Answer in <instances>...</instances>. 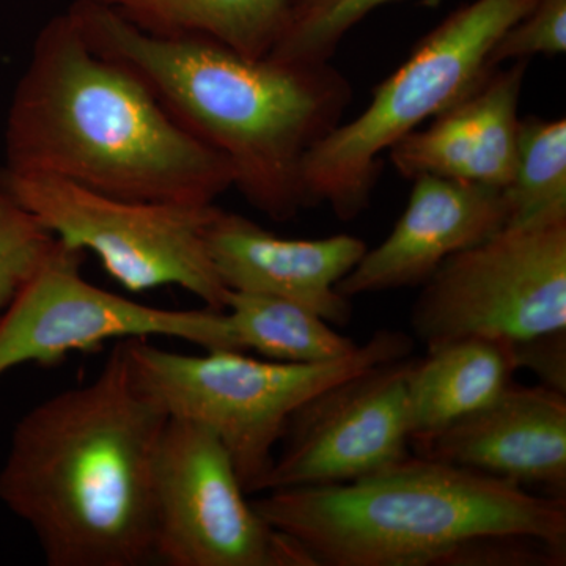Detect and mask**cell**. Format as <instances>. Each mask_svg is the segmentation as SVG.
Wrapping results in <instances>:
<instances>
[{
    "mask_svg": "<svg viewBox=\"0 0 566 566\" xmlns=\"http://www.w3.org/2000/svg\"><path fill=\"white\" fill-rule=\"evenodd\" d=\"M55 241L0 180V315L46 262Z\"/></svg>",
    "mask_w": 566,
    "mask_h": 566,
    "instance_id": "cell-21",
    "label": "cell"
},
{
    "mask_svg": "<svg viewBox=\"0 0 566 566\" xmlns=\"http://www.w3.org/2000/svg\"><path fill=\"white\" fill-rule=\"evenodd\" d=\"M226 314L238 353L253 352L279 363H326L346 356L356 342L338 334L303 305L270 294L233 292Z\"/></svg>",
    "mask_w": 566,
    "mask_h": 566,
    "instance_id": "cell-18",
    "label": "cell"
},
{
    "mask_svg": "<svg viewBox=\"0 0 566 566\" xmlns=\"http://www.w3.org/2000/svg\"><path fill=\"white\" fill-rule=\"evenodd\" d=\"M2 170L191 205L216 203L234 182L221 153L175 120L139 74L99 54L69 10L33 41L7 115Z\"/></svg>",
    "mask_w": 566,
    "mask_h": 566,
    "instance_id": "cell-2",
    "label": "cell"
},
{
    "mask_svg": "<svg viewBox=\"0 0 566 566\" xmlns=\"http://www.w3.org/2000/svg\"><path fill=\"white\" fill-rule=\"evenodd\" d=\"M69 11L99 54L139 74L175 120L221 153L233 188L256 211L289 222L308 208L305 155L353 99L331 62H277L205 36L153 35L95 0H74Z\"/></svg>",
    "mask_w": 566,
    "mask_h": 566,
    "instance_id": "cell-3",
    "label": "cell"
},
{
    "mask_svg": "<svg viewBox=\"0 0 566 566\" xmlns=\"http://www.w3.org/2000/svg\"><path fill=\"white\" fill-rule=\"evenodd\" d=\"M207 248L227 290L292 301L333 326L352 322V300L337 292V283L367 252L360 238L289 240L218 208L207 229Z\"/></svg>",
    "mask_w": 566,
    "mask_h": 566,
    "instance_id": "cell-13",
    "label": "cell"
},
{
    "mask_svg": "<svg viewBox=\"0 0 566 566\" xmlns=\"http://www.w3.org/2000/svg\"><path fill=\"white\" fill-rule=\"evenodd\" d=\"M411 365L409 357L378 365L305 403L290 420L259 493L353 482L411 455Z\"/></svg>",
    "mask_w": 566,
    "mask_h": 566,
    "instance_id": "cell-11",
    "label": "cell"
},
{
    "mask_svg": "<svg viewBox=\"0 0 566 566\" xmlns=\"http://www.w3.org/2000/svg\"><path fill=\"white\" fill-rule=\"evenodd\" d=\"M167 420L137 382L126 340L93 381L18 420L0 502L31 527L48 565L155 560V469Z\"/></svg>",
    "mask_w": 566,
    "mask_h": 566,
    "instance_id": "cell-1",
    "label": "cell"
},
{
    "mask_svg": "<svg viewBox=\"0 0 566 566\" xmlns=\"http://www.w3.org/2000/svg\"><path fill=\"white\" fill-rule=\"evenodd\" d=\"M226 447L169 417L155 469V560L169 566H316L249 501Z\"/></svg>",
    "mask_w": 566,
    "mask_h": 566,
    "instance_id": "cell-9",
    "label": "cell"
},
{
    "mask_svg": "<svg viewBox=\"0 0 566 566\" xmlns=\"http://www.w3.org/2000/svg\"><path fill=\"white\" fill-rule=\"evenodd\" d=\"M0 180L52 237L92 252L128 292L178 286L226 311L229 290L207 248L218 205L122 199L48 175L0 170Z\"/></svg>",
    "mask_w": 566,
    "mask_h": 566,
    "instance_id": "cell-7",
    "label": "cell"
},
{
    "mask_svg": "<svg viewBox=\"0 0 566 566\" xmlns=\"http://www.w3.org/2000/svg\"><path fill=\"white\" fill-rule=\"evenodd\" d=\"M531 61L485 74L472 91L389 148L395 170L450 178L504 191L515 172L520 102Z\"/></svg>",
    "mask_w": 566,
    "mask_h": 566,
    "instance_id": "cell-15",
    "label": "cell"
},
{
    "mask_svg": "<svg viewBox=\"0 0 566 566\" xmlns=\"http://www.w3.org/2000/svg\"><path fill=\"white\" fill-rule=\"evenodd\" d=\"M517 370H531L539 385L566 395V329L513 344Z\"/></svg>",
    "mask_w": 566,
    "mask_h": 566,
    "instance_id": "cell-23",
    "label": "cell"
},
{
    "mask_svg": "<svg viewBox=\"0 0 566 566\" xmlns=\"http://www.w3.org/2000/svg\"><path fill=\"white\" fill-rule=\"evenodd\" d=\"M134 375L172 419L203 424L232 458L249 495L273 468L275 447L292 417L316 395L378 365L406 359L411 335L378 331L352 353L326 363L255 359L238 352L185 354L126 338Z\"/></svg>",
    "mask_w": 566,
    "mask_h": 566,
    "instance_id": "cell-5",
    "label": "cell"
},
{
    "mask_svg": "<svg viewBox=\"0 0 566 566\" xmlns=\"http://www.w3.org/2000/svg\"><path fill=\"white\" fill-rule=\"evenodd\" d=\"M566 0H535L521 20L504 33L490 54L491 69L536 55L565 54Z\"/></svg>",
    "mask_w": 566,
    "mask_h": 566,
    "instance_id": "cell-22",
    "label": "cell"
},
{
    "mask_svg": "<svg viewBox=\"0 0 566 566\" xmlns=\"http://www.w3.org/2000/svg\"><path fill=\"white\" fill-rule=\"evenodd\" d=\"M517 371L513 344L464 337L428 349L408 375L411 449L493 403Z\"/></svg>",
    "mask_w": 566,
    "mask_h": 566,
    "instance_id": "cell-16",
    "label": "cell"
},
{
    "mask_svg": "<svg viewBox=\"0 0 566 566\" xmlns=\"http://www.w3.org/2000/svg\"><path fill=\"white\" fill-rule=\"evenodd\" d=\"M411 326L427 349L464 337L517 344L566 329V216L504 227L453 253L423 283Z\"/></svg>",
    "mask_w": 566,
    "mask_h": 566,
    "instance_id": "cell-8",
    "label": "cell"
},
{
    "mask_svg": "<svg viewBox=\"0 0 566 566\" xmlns=\"http://www.w3.org/2000/svg\"><path fill=\"white\" fill-rule=\"evenodd\" d=\"M84 256L55 241L46 262L2 312L0 378L20 365H54L71 353L126 338L169 337L205 352H237L226 311L153 307L107 292L82 274Z\"/></svg>",
    "mask_w": 566,
    "mask_h": 566,
    "instance_id": "cell-10",
    "label": "cell"
},
{
    "mask_svg": "<svg viewBox=\"0 0 566 566\" xmlns=\"http://www.w3.org/2000/svg\"><path fill=\"white\" fill-rule=\"evenodd\" d=\"M502 193L506 227L566 216L565 118H521L515 172Z\"/></svg>",
    "mask_w": 566,
    "mask_h": 566,
    "instance_id": "cell-19",
    "label": "cell"
},
{
    "mask_svg": "<svg viewBox=\"0 0 566 566\" xmlns=\"http://www.w3.org/2000/svg\"><path fill=\"white\" fill-rule=\"evenodd\" d=\"M416 455L566 497V395L513 381L493 403L436 436Z\"/></svg>",
    "mask_w": 566,
    "mask_h": 566,
    "instance_id": "cell-14",
    "label": "cell"
},
{
    "mask_svg": "<svg viewBox=\"0 0 566 566\" xmlns=\"http://www.w3.org/2000/svg\"><path fill=\"white\" fill-rule=\"evenodd\" d=\"M398 0H290L268 57L316 65L333 61L345 36L375 10Z\"/></svg>",
    "mask_w": 566,
    "mask_h": 566,
    "instance_id": "cell-20",
    "label": "cell"
},
{
    "mask_svg": "<svg viewBox=\"0 0 566 566\" xmlns=\"http://www.w3.org/2000/svg\"><path fill=\"white\" fill-rule=\"evenodd\" d=\"M252 504L316 566H455L468 543L499 535L566 549V497L419 455L353 482L266 491Z\"/></svg>",
    "mask_w": 566,
    "mask_h": 566,
    "instance_id": "cell-4",
    "label": "cell"
},
{
    "mask_svg": "<svg viewBox=\"0 0 566 566\" xmlns=\"http://www.w3.org/2000/svg\"><path fill=\"white\" fill-rule=\"evenodd\" d=\"M140 31L205 36L249 57H266L290 0H95Z\"/></svg>",
    "mask_w": 566,
    "mask_h": 566,
    "instance_id": "cell-17",
    "label": "cell"
},
{
    "mask_svg": "<svg viewBox=\"0 0 566 566\" xmlns=\"http://www.w3.org/2000/svg\"><path fill=\"white\" fill-rule=\"evenodd\" d=\"M392 232L364 253L337 283L353 300L360 294L423 285L453 253L483 243L506 227L501 189L420 175Z\"/></svg>",
    "mask_w": 566,
    "mask_h": 566,
    "instance_id": "cell-12",
    "label": "cell"
},
{
    "mask_svg": "<svg viewBox=\"0 0 566 566\" xmlns=\"http://www.w3.org/2000/svg\"><path fill=\"white\" fill-rule=\"evenodd\" d=\"M534 2L474 0L427 33L375 88L368 106L305 155L308 208L329 205L342 222L359 218L374 196L382 153L472 91L493 70L495 43Z\"/></svg>",
    "mask_w": 566,
    "mask_h": 566,
    "instance_id": "cell-6",
    "label": "cell"
}]
</instances>
